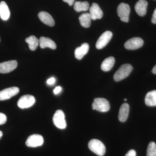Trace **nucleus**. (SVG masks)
Returning <instances> with one entry per match:
<instances>
[{
	"label": "nucleus",
	"instance_id": "1",
	"mask_svg": "<svg viewBox=\"0 0 156 156\" xmlns=\"http://www.w3.org/2000/svg\"><path fill=\"white\" fill-rule=\"evenodd\" d=\"M88 147L90 150L99 156L104 155L106 151L105 146L98 140H91L89 143Z\"/></svg>",
	"mask_w": 156,
	"mask_h": 156
},
{
	"label": "nucleus",
	"instance_id": "2",
	"mask_svg": "<svg viewBox=\"0 0 156 156\" xmlns=\"http://www.w3.org/2000/svg\"><path fill=\"white\" fill-rule=\"evenodd\" d=\"M133 69L131 65L125 64L122 65L115 73L114 80L116 82H119L128 77Z\"/></svg>",
	"mask_w": 156,
	"mask_h": 156
},
{
	"label": "nucleus",
	"instance_id": "3",
	"mask_svg": "<svg viewBox=\"0 0 156 156\" xmlns=\"http://www.w3.org/2000/svg\"><path fill=\"white\" fill-rule=\"evenodd\" d=\"M92 108L100 112L108 111L110 105L108 101L104 98H96L94 99L92 104Z\"/></svg>",
	"mask_w": 156,
	"mask_h": 156
},
{
	"label": "nucleus",
	"instance_id": "4",
	"mask_svg": "<svg viewBox=\"0 0 156 156\" xmlns=\"http://www.w3.org/2000/svg\"><path fill=\"white\" fill-rule=\"evenodd\" d=\"M53 122L57 128L65 129L66 127L65 116L63 112L61 110L56 111L53 116Z\"/></svg>",
	"mask_w": 156,
	"mask_h": 156
},
{
	"label": "nucleus",
	"instance_id": "5",
	"mask_svg": "<svg viewBox=\"0 0 156 156\" xmlns=\"http://www.w3.org/2000/svg\"><path fill=\"white\" fill-rule=\"evenodd\" d=\"M130 12V8L129 5L122 3L117 8V14L122 21L128 22Z\"/></svg>",
	"mask_w": 156,
	"mask_h": 156
},
{
	"label": "nucleus",
	"instance_id": "6",
	"mask_svg": "<svg viewBox=\"0 0 156 156\" xmlns=\"http://www.w3.org/2000/svg\"><path fill=\"white\" fill-rule=\"evenodd\" d=\"M35 102V98L33 95H26L21 96L17 102V105L20 108H28L32 106Z\"/></svg>",
	"mask_w": 156,
	"mask_h": 156
},
{
	"label": "nucleus",
	"instance_id": "7",
	"mask_svg": "<svg viewBox=\"0 0 156 156\" xmlns=\"http://www.w3.org/2000/svg\"><path fill=\"white\" fill-rule=\"evenodd\" d=\"M44 143V138L41 135L34 134L30 135L28 137L26 145L29 147H35L41 146Z\"/></svg>",
	"mask_w": 156,
	"mask_h": 156
},
{
	"label": "nucleus",
	"instance_id": "8",
	"mask_svg": "<svg viewBox=\"0 0 156 156\" xmlns=\"http://www.w3.org/2000/svg\"><path fill=\"white\" fill-rule=\"evenodd\" d=\"M112 33L109 31H106L101 35L96 43V48L101 49L104 48L111 40Z\"/></svg>",
	"mask_w": 156,
	"mask_h": 156
},
{
	"label": "nucleus",
	"instance_id": "9",
	"mask_svg": "<svg viewBox=\"0 0 156 156\" xmlns=\"http://www.w3.org/2000/svg\"><path fill=\"white\" fill-rule=\"evenodd\" d=\"M144 44V41L140 37H133L125 43V48L127 50H134L141 48Z\"/></svg>",
	"mask_w": 156,
	"mask_h": 156
},
{
	"label": "nucleus",
	"instance_id": "10",
	"mask_svg": "<svg viewBox=\"0 0 156 156\" xmlns=\"http://www.w3.org/2000/svg\"><path fill=\"white\" fill-rule=\"evenodd\" d=\"M19 92V88L11 87L0 91V101L7 100L17 95Z\"/></svg>",
	"mask_w": 156,
	"mask_h": 156
},
{
	"label": "nucleus",
	"instance_id": "11",
	"mask_svg": "<svg viewBox=\"0 0 156 156\" xmlns=\"http://www.w3.org/2000/svg\"><path fill=\"white\" fill-rule=\"evenodd\" d=\"M17 62L16 60L5 62L0 63V73H7L11 72L17 68Z\"/></svg>",
	"mask_w": 156,
	"mask_h": 156
},
{
	"label": "nucleus",
	"instance_id": "12",
	"mask_svg": "<svg viewBox=\"0 0 156 156\" xmlns=\"http://www.w3.org/2000/svg\"><path fill=\"white\" fill-rule=\"evenodd\" d=\"M90 17L91 19L95 20L96 19H101L103 17V13L97 4L93 3L89 9Z\"/></svg>",
	"mask_w": 156,
	"mask_h": 156
},
{
	"label": "nucleus",
	"instance_id": "13",
	"mask_svg": "<svg viewBox=\"0 0 156 156\" xmlns=\"http://www.w3.org/2000/svg\"><path fill=\"white\" fill-rule=\"evenodd\" d=\"M148 5L146 0H139L135 5V11L138 15L143 17L146 14Z\"/></svg>",
	"mask_w": 156,
	"mask_h": 156
},
{
	"label": "nucleus",
	"instance_id": "14",
	"mask_svg": "<svg viewBox=\"0 0 156 156\" xmlns=\"http://www.w3.org/2000/svg\"><path fill=\"white\" fill-rule=\"evenodd\" d=\"M39 45L42 49L48 48L53 50H55L56 48V44L53 40H51L50 38L44 37H40L39 40Z\"/></svg>",
	"mask_w": 156,
	"mask_h": 156
},
{
	"label": "nucleus",
	"instance_id": "15",
	"mask_svg": "<svg viewBox=\"0 0 156 156\" xmlns=\"http://www.w3.org/2000/svg\"><path fill=\"white\" fill-rule=\"evenodd\" d=\"M39 19L46 25L53 27L55 24V21L53 17L48 12L45 11L40 12L38 14Z\"/></svg>",
	"mask_w": 156,
	"mask_h": 156
},
{
	"label": "nucleus",
	"instance_id": "16",
	"mask_svg": "<svg viewBox=\"0 0 156 156\" xmlns=\"http://www.w3.org/2000/svg\"><path fill=\"white\" fill-rule=\"evenodd\" d=\"M89 45L87 43H84L80 47L76 48L75 51V56L77 59H81L87 54L89 50Z\"/></svg>",
	"mask_w": 156,
	"mask_h": 156
},
{
	"label": "nucleus",
	"instance_id": "17",
	"mask_svg": "<svg viewBox=\"0 0 156 156\" xmlns=\"http://www.w3.org/2000/svg\"><path fill=\"white\" fill-rule=\"evenodd\" d=\"M129 112V106L127 103L122 105L119 110V120L121 122H126L128 116Z\"/></svg>",
	"mask_w": 156,
	"mask_h": 156
},
{
	"label": "nucleus",
	"instance_id": "18",
	"mask_svg": "<svg viewBox=\"0 0 156 156\" xmlns=\"http://www.w3.org/2000/svg\"><path fill=\"white\" fill-rule=\"evenodd\" d=\"M10 16V11L9 7L5 2L0 3V17L3 20H7Z\"/></svg>",
	"mask_w": 156,
	"mask_h": 156
},
{
	"label": "nucleus",
	"instance_id": "19",
	"mask_svg": "<svg viewBox=\"0 0 156 156\" xmlns=\"http://www.w3.org/2000/svg\"><path fill=\"white\" fill-rule=\"evenodd\" d=\"M145 102L147 106H156V90H153L148 92L146 95Z\"/></svg>",
	"mask_w": 156,
	"mask_h": 156
},
{
	"label": "nucleus",
	"instance_id": "20",
	"mask_svg": "<svg viewBox=\"0 0 156 156\" xmlns=\"http://www.w3.org/2000/svg\"><path fill=\"white\" fill-rule=\"evenodd\" d=\"M115 62L114 57L112 56L108 57L105 58L101 64V69L105 72L110 70L113 67Z\"/></svg>",
	"mask_w": 156,
	"mask_h": 156
},
{
	"label": "nucleus",
	"instance_id": "21",
	"mask_svg": "<svg viewBox=\"0 0 156 156\" xmlns=\"http://www.w3.org/2000/svg\"><path fill=\"white\" fill-rule=\"evenodd\" d=\"M79 19L81 26L85 28H88L91 25L92 19L89 13H85L81 14Z\"/></svg>",
	"mask_w": 156,
	"mask_h": 156
},
{
	"label": "nucleus",
	"instance_id": "22",
	"mask_svg": "<svg viewBox=\"0 0 156 156\" xmlns=\"http://www.w3.org/2000/svg\"><path fill=\"white\" fill-rule=\"evenodd\" d=\"M25 41L28 44L30 49L32 51L36 50L39 45V40L33 35L25 39Z\"/></svg>",
	"mask_w": 156,
	"mask_h": 156
},
{
	"label": "nucleus",
	"instance_id": "23",
	"mask_svg": "<svg viewBox=\"0 0 156 156\" xmlns=\"http://www.w3.org/2000/svg\"><path fill=\"white\" fill-rule=\"evenodd\" d=\"M89 9V5L87 2H76L74 5V9L77 12L87 11Z\"/></svg>",
	"mask_w": 156,
	"mask_h": 156
},
{
	"label": "nucleus",
	"instance_id": "24",
	"mask_svg": "<svg viewBox=\"0 0 156 156\" xmlns=\"http://www.w3.org/2000/svg\"><path fill=\"white\" fill-rule=\"evenodd\" d=\"M147 156H156V144L153 141L149 144L147 151Z\"/></svg>",
	"mask_w": 156,
	"mask_h": 156
},
{
	"label": "nucleus",
	"instance_id": "25",
	"mask_svg": "<svg viewBox=\"0 0 156 156\" xmlns=\"http://www.w3.org/2000/svg\"><path fill=\"white\" fill-rule=\"evenodd\" d=\"M6 121H7V117L6 115L2 113H0V125L5 124Z\"/></svg>",
	"mask_w": 156,
	"mask_h": 156
},
{
	"label": "nucleus",
	"instance_id": "26",
	"mask_svg": "<svg viewBox=\"0 0 156 156\" xmlns=\"http://www.w3.org/2000/svg\"><path fill=\"white\" fill-rule=\"evenodd\" d=\"M125 156H136V151L134 150H131L128 152Z\"/></svg>",
	"mask_w": 156,
	"mask_h": 156
},
{
	"label": "nucleus",
	"instance_id": "27",
	"mask_svg": "<svg viewBox=\"0 0 156 156\" xmlns=\"http://www.w3.org/2000/svg\"><path fill=\"white\" fill-rule=\"evenodd\" d=\"M151 22L154 24H156V8L153 14L152 17L151 18Z\"/></svg>",
	"mask_w": 156,
	"mask_h": 156
},
{
	"label": "nucleus",
	"instance_id": "28",
	"mask_svg": "<svg viewBox=\"0 0 156 156\" xmlns=\"http://www.w3.org/2000/svg\"><path fill=\"white\" fill-rule=\"evenodd\" d=\"M55 79L54 78L52 77L50 78V79H48V81H47V83L49 84V85H52V84H54L55 82Z\"/></svg>",
	"mask_w": 156,
	"mask_h": 156
},
{
	"label": "nucleus",
	"instance_id": "29",
	"mask_svg": "<svg viewBox=\"0 0 156 156\" xmlns=\"http://www.w3.org/2000/svg\"><path fill=\"white\" fill-rule=\"evenodd\" d=\"M61 90L62 88L61 87H57L55 89H54V90H53V92H54V94H57L60 92V91H61Z\"/></svg>",
	"mask_w": 156,
	"mask_h": 156
},
{
	"label": "nucleus",
	"instance_id": "30",
	"mask_svg": "<svg viewBox=\"0 0 156 156\" xmlns=\"http://www.w3.org/2000/svg\"><path fill=\"white\" fill-rule=\"evenodd\" d=\"M62 1L65 2L67 3L69 6H72L75 0H62Z\"/></svg>",
	"mask_w": 156,
	"mask_h": 156
},
{
	"label": "nucleus",
	"instance_id": "31",
	"mask_svg": "<svg viewBox=\"0 0 156 156\" xmlns=\"http://www.w3.org/2000/svg\"><path fill=\"white\" fill-rule=\"evenodd\" d=\"M152 72L154 74L156 75V65L154 66L153 68Z\"/></svg>",
	"mask_w": 156,
	"mask_h": 156
},
{
	"label": "nucleus",
	"instance_id": "32",
	"mask_svg": "<svg viewBox=\"0 0 156 156\" xmlns=\"http://www.w3.org/2000/svg\"><path fill=\"white\" fill-rule=\"evenodd\" d=\"M3 136V133L2 131H0V139L2 138V136Z\"/></svg>",
	"mask_w": 156,
	"mask_h": 156
},
{
	"label": "nucleus",
	"instance_id": "33",
	"mask_svg": "<svg viewBox=\"0 0 156 156\" xmlns=\"http://www.w3.org/2000/svg\"><path fill=\"white\" fill-rule=\"evenodd\" d=\"M124 100L126 101L127 100V99H124Z\"/></svg>",
	"mask_w": 156,
	"mask_h": 156
}]
</instances>
